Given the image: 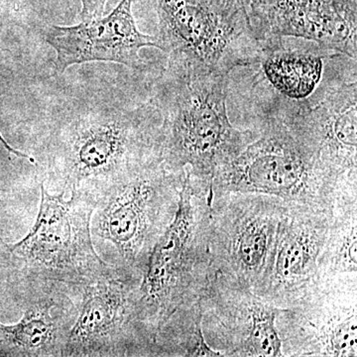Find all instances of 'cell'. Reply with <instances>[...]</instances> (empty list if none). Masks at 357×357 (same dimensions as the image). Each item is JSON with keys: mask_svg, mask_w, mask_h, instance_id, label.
Returning a JSON list of instances; mask_svg holds the SVG:
<instances>
[{"mask_svg": "<svg viewBox=\"0 0 357 357\" xmlns=\"http://www.w3.org/2000/svg\"><path fill=\"white\" fill-rule=\"evenodd\" d=\"M284 356H357V282L318 284L276 319Z\"/></svg>", "mask_w": 357, "mask_h": 357, "instance_id": "11", "label": "cell"}, {"mask_svg": "<svg viewBox=\"0 0 357 357\" xmlns=\"http://www.w3.org/2000/svg\"><path fill=\"white\" fill-rule=\"evenodd\" d=\"M140 282L112 266L81 286L64 356H155L154 338L138 317Z\"/></svg>", "mask_w": 357, "mask_h": 357, "instance_id": "10", "label": "cell"}, {"mask_svg": "<svg viewBox=\"0 0 357 357\" xmlns=\"http://www.w3.org/2000/svg\"><path fill=\"white\" fill-rule=\"evenodd\" d=\"M36 222L20 243L7 245L22 279H39L79 288L109 269L96 252L91 220L96 201L79 192L53 195L40 184Z\"/></svg>", "mask_w": 357, "mask_h": 357, "instance_id": "8", "label": "cell"}, {"mask_svg": "<svg viewBox=\"0 0 357 357\" xmlns=\"http://www.w3.org/2000/svg\"><path fill=\"white\" fill-rule=\"evenodd\" d=\"M211 192L185 172L172 222L160 237L138 288V317L154 338L181 305L202 297L215 270L208 246Z\"/></svg>", "mask_w": 357, "mask_h": 357, "instance_id": "3", "label": "cell"}, {"mask_svg": "<svg viewBox=\"0 0 357 357\" xmlns=\"http://www.w3.org/2000/svg\"><path fill=\"white\" fill-rule=\"evenodd\" d=\"M107 1V0H81L82 21H88L102 16Z\"/></svg>", "mask_w": 357, "mask_h": 357, "instance_id": "20", "label": "cell"}, {"mask_svg": "<svg viewBox=\"0 0 357 357\" xmlns=\"http://www.w3.org/2000/svg\"><path fill=\"white\" fill-rule=\"evenodd\" d=\"M0 142L2 143V145H3L7 151L10 152V153L15 155V156L20 157V158L28 160V161H29L31 164H36V160H35L34 157L23 153V152L18 151V150L14 149V148L11 147L10 145L6 142V139L2 137L1 134H0Z\"/></svg>", "mask_w": 357, "mask_h": 357, "instance_id": "21", "label": "cell"}, {"mask_svg": "<svg viewBox=\"0 0 357 357\" xmlns=\"http://www.w3.org/2000/svg\"><path fill=\"white\" fill-rule=\"evenodd\" d=\"M161 116L145 102H98L56 126L47 147L49 172L66 195L95 199L160 159Z\"/></svg>", "mask_w": 357, "mask_h": 357, "instance_id": "1", "label": "cell"}, {"mask_svg": "<svg viewBox=\"0 0 357 357\" xmlns=\"http://www.w3.org/2000/svg\"><path fill=\"white\" fill-rule=\"evenodd\" d=\"M248 129L257 137L215 172L211 198L248 192L332 211L337 184L281 121L261 119Z\"/></svg>", "mask_w": 357, "mask_h": 357, "instance_id": "7", "label": "cell"}, {"mask_svg": "<svg viewBox=\"0 0 357 357\" xmlns=\"http://www.w3.org/2000/svg\"><path fill=\"white\" fill-rule=\"evenodd\" d=\"M259 43L296 38L357 60V0H243Z\"/></svg>", "mask_w": 357, "mask_h": 357, "instance_id": "14", "label": "cell"}, {"mask_svg": "<svg viewBox=\"0 0 357 357\" xmlns=\"http://www.w3.org/2000/svg\"><path fill=\"white\" fill-rule=\"evenodd\" d=\"M23 280L28 282L31 293L18 323L0 324V356H64L79 312V307L64 291L70 287L39 279Z\"/></svg>", "mask_w": 357, "mask_h": 357, "instance_id": "17", "label": "cell"}, {"mask_svg": "<svg viewBox=\"0 0 357 357\" xmlns=\"http://www.w3.org/2000/svg\"><path fill=\"white\" fill-rule=\"evenodd\" d=\"M286 202L248 192L211 198L208 246L215 272L257 292Z\"/></svg>", "mask_w": 357, "mask_h": 357, "instance_id": "9", "label": "cell"}, {"mask_svg": "<svg viewBox=\"0 0 357 357\" xmlns=\"http://www.w3.org/2000/svg\"><path fill=\"white\" fill-rule=\"evenodd\" d=\"M252 64L239 67L246 82L243 93L250 112L275 102H302L310 98L323 79L331 51L316 45L314 50L290 46L285 38L260 43Z\"/></svg>", "mask_w": 357, "mask_h": 357, "instance_id": "16", "label": "cell"}, {"mask_svg": "<svg viewBox=\"0 0 357 357\" xmlns=\"http://www.w3.org/2000/svg\"><path fill=\"white\" fill-rule=\"evenodd\" d=\"M229 76L167 62L150 84L149 98L161 116L160 159L173 172L210 188L218 169L257 137L234 128L227 112Z\"/></svg>", "mask_w": 357, "mask_h": 357, "instance_id": "2", "label": "cell"}, {"mask_svg": "<svg viewBox=\"0 0 357 357\" xmlns=\"http://www.w3.org/2000/svg\"><path fill=\"white\" fill-rule=\"evenodd\" d=\"M331 222L332 211L326 208L286 202L266 273L256 294L282 309L316 287Z\"/></svg>", "mask_w": 357, "mask_h": 357, "instance_id": "13", "label": "cell"}, {"mask_svg": "<svg viewBox=\"0 0 357 357\" xmlns=\"http://www.w3.org/2000/svg\"><path fill=\"white\" fill-rule=\"evenodd\" d=\"M141 1L156 14V38L168 55L167 62L229 76L259 55L261 46L243 0Z\"/></svg>", "mask_w": 357, "mask_h": 357, "instance_id": "6", "label": "cell"}, {"mask_svg": "<svg viewBox=\"0 0 357 357\" xmlns=\"http://www.w3.org/2000/svg\"><path fill=\"white\" fill-rule=\"evenodd\" d=\"M250 117L251 124L266 119L281 121L337 188L357 183L356 59L332 52L326 57L323 79L310 98L268 103Z\"/></svg>", "mask_w": 357, "mask_h": 357, "instance_id": "5", "label": "cell"}, {"mask_svg": "<svg viewBox=\"0 0 357 357\" xmlns=\"http://www.w3.org/2000/svg\"><path fill=\"white\" fill-rule=\"evenodd\" d=\"M155 356H223L206 342L201 298L178 306L155 335Z\"/></svg>", "mask_w": 357, "mask_h": 357, "instance_id": "19", "label": "cell"}, {"mask_svg": "<svg viewBox=\"0 0 357 357\" xmlns=\"http://www.w3.org/2000/svg\"><path fill=\"white\" fill-rule=\"evenodd\" d=\"M185 175L154 160L96 199L91 234L103 261L142 279L154 246L175 217Z\"/></svg>", "mask_w": 357, "mask_h": 357, "instance_id": "4", "label": "cell"}, {"mask_svg": "<svg viewBox=\"0 0 357 357\" xmlns=\"http://www.w3.org/2000/svg\"><path fill=\"white\" fill-rule=\"evenodd\" d=\"M347 281H357V201L333 206L317 285Z\"/></svg>", "mask_w": 357, "mask_h": 357, "instance_id": "18", "label": "cell"}, {"mask_svg": "<svg viewBox=\"0 0 357 357\" xmlns=\"http://www.w3.org/2000/svg\"><path fill=\"white\" fill-rule=\"evenodd\" d=\"M206 342L223 356L278 357L281 307L222 275L213 274L201 297Z\"/></svg>", "mask_w": 357, "mask_h": 357, "instance_id": "12", "label": "cell"}, {"mask_svg": "<svg viewBox=\"0 0 357 357\" xmlns=\"http://www.w3.org/2000/svg\"><path fill=\"white\" fill-rule=\"evenodd\" d=\"M135 0H121L107 16L82 21L75 26L49 25L44 39L56 52L54 72L62 75L73 65L105 61L142 70L146 68L139 52L159 49L156 36L139 31L132 13Z\"/></svg>", "mask_w": 357, "mask_h": 357, "instance_id": "15", "label": "cell"}]
</instances>
